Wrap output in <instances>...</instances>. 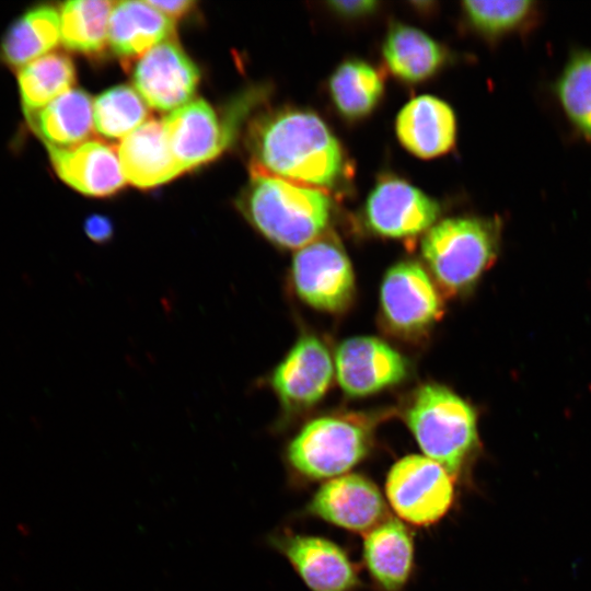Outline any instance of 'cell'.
Returning <instances> with one entry per match:
<instances>
[{
    "mask_svg": "<svg viewBox=\"0 0 591 591\" xmlns=\"http://www.w3.org/2000/svg\"><path fill=\"white\" fill-rule=\"evenodd\" d=\"M379 3L371 0L331 1L328 5L334 11L348 16H360L375 10Z\"/></svg>",
    "mask_w": 591,
    "mask_h": 591,
    "instance_id": "4dcf8cb0",
    "label": "cell"
},
{
    "mask_svg": "<svg viewBox=\"0 0 591 591\" xmlns=\"http://www.w3.org/2000/svg\"><path fill=\"white\" fill-rule=\"evenodd\" d=\"M267 543L292 566L311 591H355L360 586L356 565L336 543L281 529Z\"/></svg>",
    "mask_w": 591,
    "mask_h": 591,
    "instance_id": "9c48e42d",
    "label": "cell"
},
{
    "mask_svg": "<svg viewBox=\"0 0 591 591\" xmlns=\"http://www.w3.org/2000/svg\"><path fill=\"white\" fill-rule=\"evenodd\" d=\"M46 147L59 178L84 195L109 196L126 183L117 149L106 141L86 140L68 148Z\"/></svg>",
    "mask_w": 591,
    "mask_h": 591,
    "instance_id": "2e32d148",
    "label": "cell"
},
{
    "mask_svg": "<svg viewBox=\"0 0 591 591\" xmlns=\"http://www.w3.org/2000/svg\"><path fill=\"white\" fill-rule=\"evenodd\" d=\"M76 82L72 59L63 53H49L23 66L18 84L24 115L38 112Z\"/></svg>",
    "mask_w": 591,
    "mask_h": 591,
    "instance_id": "4316f807",
    "label": "cell"
},
{
    "mask_svg": "<svg viewBox=\"0 0 591 591\" xmlns=\"http://www.w3.org/2000/svg\"><path fill=\"white\" fill-rule=\"evenodd\" d=\"M384 91L381 72L360 59L341 62L329 78V94L337 111L348 119L369 115Z\"/></svg>",
    "mask_w": 591,
    "mask_h": 591,
    "instance_id": "cb8c5ba5",
    "label": "cell"
},
{
    "mask_svg": "<svg viewBox=\"0 0 591 591\" xmlns=\"http://www.w3.org/2000/svg\"><path fill=\"white\" fill-rule=\"evenodd\" d=\"M462 9L472 27L493 39L528 33L541 16L540 3L532 0L464 1Z\"/></svg>",
    "mask_w": 591,
    "mask_h": 591,
    "instance_id": "83f0119b",
    "label": "cell"
},
{
    "mask_svg": "<svg viewBox=\"0 0 591 591\" xmlns=\"http://www.w3.org/2000/svg\"><path fill=\"white\" fill-rule=\"evenodd\" d=\"M237 205L262 235L285 248L299 250L318 239L332 215L325 192L265 175L251 176Z\"/></svg>",
    "mask_w": 591,
    "mask_h": 591,
    "instance_id": "7a4b0ae2",
    "label": "cell"
},
{
    "mask_svg": "<svg viewBox=\"0 0 591 591\" xmlns=\"http://www.w3.org/2000/svg\"><path fill=\"white\" fill-rule=\"evenodd\" d=\"M389 70L405 82L432 77L443 65L445 53L428 34L414 26L394 23L382 46Z\"/></svg>",
    "mask_w": 591,
    "mask_h": 591,
    "instance_id": "7402d4cb",
    "label": "cell"
},
{
    "mask_svg": "<svg viewBox=\"0 0 591 591\" xmlns=\"http://www.w3.org/2000/svg\"><path fill=\"white\" fill-rule=\"evenodd\" d=\"M456 478L426 455L396 461L385 480L387 501L399 519L416 526L439 522L455 500Z\"/></svg>",
    "mask_w": 591,
    "mask_h": 591,
    "instance_id": "52a82bcc",
    "label": "cell"
},
{
    "mask_svg": "<svg viewBox=\"0 0 591 591\" xmlns=\"http://www.w3.org/2000/svg\"><path fill=\"white\" fill-rule=\"evenodd\" d=\"M148 3L173 21L188 14L196 5V2L192 0H177V1L151 0V1H148Z\"/></svg>",
    "mask_w": 591,
    "mask_h": 591,
    "instance_id": "1f68e13d",
    "label": "cell"
},
{
    "mask_svg": "<svg viewBox=\"0 0 591 591\" xmlns=\"http://www.w3.org/2000/svg\"><path fill=\"white\" fill-rule=\"evenodd\" d=\"M26 118L46 146L73 147L92 134L93 101L84 90L70 89Z\"/></svg>",
    "mask_w": 591,
    "mask_h": 591,
    "instance_id": "44dd1931",
    "label": "cell"
},
{
    "mask_svg": "<svg viewBox=\"0 0 591 591\" xmlns=\"http://www.w3.org/2000/svg\"><path fill=\"white\" fill-rule=\"evenodd\" d=\"M440 215L439 204L404 179H381L369 194L364 219L376 234L407 239L427 232Z\"/></svg>",
    "mask_w": 591,
    "mask_h": 591,
    "instance_id": "4fadbf2b",
    "label": "cell"
},
{
    "mask_svg": "<svg viewBox=\"0 0 591 591\" xmlns=\"http://www.w3.org/2000/svg\"><path fill=\"white\" fill-rule=\"evenodd\" d=\"M337 380L351 397H364L403 382L407 359L384 340L356 336L341 341L335 356Z\"/></svg>",
    "mask_w": 591,
    "mask_h": 591,
    "instance_id": "7c38bea8",
    "label": "cell"
},
{
    "mask_svg": "<svg viewBox=\"0 0 591 591\" xmlns=\"http://www.w3.org/2000/svg\"><path fill=\"white\" fill-rule=\"evenodd\" d=\"M373 428L356 415H327L305 424L286 448L292 484L347 474L369 454Z\"/></svg>",
    "mask_w": 591,
    "mask_h": 591,
    "instance_id": "277c9868",
    "label": "cell"
},
{
    "mask_svg": "<svg viewBox=\"0 0 591 591\" xmlns=\"http://www.w3.org/2000/svg\"><path fill=\"white\" fill-rule=\"evenodd\" d=\"M123 174L131 185L147 189L184 173L170 148L162 120L150 118L117 147Z\"/></svg>",
    "mask_w": 591,
    "mask_h": 591,
    "instance_id": "ac0fdd59",
    "label": "cell"
},
{
    "mask_svg": "<svg viewBox=\"0 0 591 591\" xmlns=\"http://www.w3.org/2000/svg\"><path fill=\"white\" fill-rule=\"evenodd\" d=\"M132 62L135 90L148 106L173 112L195 95L199 70L174 38L152 47Z\"/></svg>",
    "mask_w": 591,
    "mask_h": 591,
    "instance_id": "30bf717a",
    "label": "cell"
},
{
    "mask_svg": "<svg viewBox=\"0 0 591 591\" xmlns=\"http://www.w3.org/2000/svg\"><path fill=\"white\" fill-rule=\"evenodd\" d=\"M85 234L95 243H105L113 236L114 225L111 219L103 215H91L84 221Z\"/></svg>",
    "mask_w": 591,
    "mask_h": 591,
    "instance_id": "f546056e",
    "label": "cell"
},
{
    "mask_svg": "<svg viewBox=\"0 0 591 591\" xmlns=\"http://www.w3.org/2000/svg\"><path fill=\"white\" fill-rule=\"evenodd\" d=\"M380 302L390 328L406 336L426 332L441 315L440 297L431 278L410 260L397 263L385 273Z\"/></svg>",
    "mask_w": 591,
    "mask_h": 591,
    "instance_id": "8fae6325",
    "label": "cell"
},
{
    "mask_svg": "<svg viewBox=\"0 0 591 591\" xmlns=\"http://www.w3.org/2000/svg\"><path fill=\"white\" fill-rule=\"evenodd\" d=\"M553 93L566 120L591 142V49L570 53L553 83Z\"/></svg>",
    "mask_w": 591,
    "mask_h": 591,
    "instance_id": "484cf974",
    "label": "cell"
},
{
    "mask_svg": "<svg viewBox=\"0 0 591 591\" xmlns=\"http://www.w3.org/2000/svg\"><path fill=\"white\" fill-rule=\"evenodd\" d=\"M59 38L60 14L50 5H38L9 26L0 45V55L11 67H23L47 55Z\"/></svg>",
    "mask_w": 591,
    "mask_h": 591,
    "instance_id": "603a6c76",
    "label": "cell"
},
{
    "mask_svg": "<svg viewBox=\"0 0 591 591\" xmlns=\"http://www.w3.org/2000/svg\"><path fill=\"white\" fill-rule=\"evenodd\" d=\"M291 280L303 302L325 312L344 311L355 296L351 263L333 237L320 236L297 251L292 259Z\"/></svg>",
    "mask_w": 591,
    "mask_h": 591,
    "instance_id": "ba28073f",
    "label": "cell"
},
{
    "mask_svg": "<svg viewBox=\"0 0 591 591\" xmlns=\"http://www.w3.org/2000/svg\"><path fill=\"white\" fill-rule=\"evenodd\" d=\"M500 235L498 219L448 218L426 232L421 254L437 281L445 290L460 293L472 288L494 264Z\"/></svg>",
    "mask_w": 591,
    "mask_h": 591,
    "instance_id": "5b68a950",
    "label": "cell"
},
{
    "mask_svg": "<svg viewBox=\"0 0 591 591\" xmlns=\"http://www.w3.org/2000/svg\"><path fill=\"white\" fill-rule=\"evenodd\" d=\"M255 96L243 95L224 114L195 99L163 118L170 148L184 172L215 160L230 147Z\"/></svg>",
    "mask_w": 591,
    "mask_h": 591,
    "instance_id": "8992f818",
    "label": "cell"
},
{
    "mask_svg": "<svg viewBox=\"0 0 591 591\" xmlns=\"http://www.w3.org/2000/svg\"><path fill=\"white\" fill-rule=\"evenodd\" d=\"M395 131L402 146L414 155L436 158L453 148L456 119L444 101L432 95H419L398 112Z\"/></svg>",
    "mask_w": 591,
    "mask_h": 591,
    "instance_id": "e0dca14e",
    "label": "cell"
},
{
    "mask_svg": "<svg viewBox=\"0 0 591 591\" xmlns=\"http://www.w3.org/2000/svg\"><path fill=\"white\" fill-rule=\"evenodd\" d=\"M334 364L325 344L314 335L301 336L274 370L270 383L287 409L317 404L331 386Z\"/></svg>",
    "mask_w": 591,
    "mask_h": 591,
    "instance_id": "9a60e30c",
    "label": "cell"
},
{
    "mask_svg": "<svg viewBox=\"0 0 591 591\" xmlns=\"http://www.w3.org/2000/svg\"><path fill=\"white\" fill-rule=\"evenodd\" d=\"M251 175L327 192L346 175L343 148L321 117L282 108L256 117L246 135Z\"/></svg>",
    "mask_w": 591,
    "mask_h": 591,
    "instance_id": "6da1fadb",
    "label": "cell"
},
{
    "mask_svg": "<svg viewBox=\"0 0 591 591\" xmlns=\"http://www.w3.org/2000/svg\"><path fill=\"white\" fill-rule=\"evenodd\" d=\"M149 108L139 93L120 84L101 93L93 102L96 132L106 139H124L148 120Z\"/></svg>",
    "mask_w": 591,
    "mask_h": 591,
    "instance_id": "f1b7e54d",
    "label": "cell"
},
{
    "mask_svg": "<svg viewBox=\"0 0 591 591\" xmlns=\"http://www.w3.org/2000/svg\"><path fill=\"white\" fill-rule=\"evenodd\" d=\"M414 537L402 520L386 518L366 533L363 563L382 591H402L414 570Z\"/></svg>",
    "mask_w": 591,
    "mask_h": 591,
    "instance_id": "d6986e66",
    "label": "cell"
},
{
    "mask_svg": "<svg viewBox=\"0 0 591 591\" xmlns=\"http://www.w3.org/2000/svg\"><path fill=\"white\" fill-rule=\"evenodd\" d=\"M113 1L71 0L60 9V40L68 50L101 56L108 45Z\"/></svg>",
    "mask_w": 591,
    "mask_h": 591,
    "instance_id": "d4e9b609",
    "label": "cell"
},
{
    "mask_svg": "<svg viewBox=\"0 0 591 591\" xmlns=\"http://www.w3.org/2000/svg\"><path fill=\"white\" fill-rule=\"evenodd\" d=\"M404 420L426 456L456 479L466 476L479 445L476 412L467 402L443 385L424 384L409 399Z\"/></svg>",
    "mask_w": 591,
    "mask_h": 591,
    "instance_id": "3957f363",
    "label": "cell"
},
{
    "mask_svg": "<svg viewBox=\"0 0 591 591\" xmlns=\"http://www.w3.org/2000/svg\"><path fill=\"white\" fill-rule=\"evenodd\" d=\"M175 34V21L148 1L114 2L108 21V46L129 65Z\"/></svg>",
    "mask_w": 591,
    "mask_h": 591,
    "instance_id": "ffe728a7",
    "label": "cell"
},
{
    "mask_svg": "<svg viewBox=\"0 0 591 591\" xmlns=\"http://www.w3.org/2000/svg\"><path fill=\"white\" fill-rule=\"evenodd\" d=\"M304 512L335 526L367 533L386 519V505L370 478L345 474L322 484Z\"/></svg>",
    "mask_w": 591,
    "mask_h": 591,
    "instance_id": "5bb4252c",
    "label": "cell"
}]
</instances>
